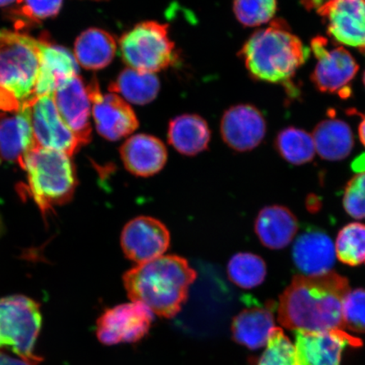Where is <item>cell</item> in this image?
<instances>
[{"label": "cell", "instance_id": "484cf974", "mask_svg": "<svg viewBox=\"0 0 365 365\" xmlns=\"http://www.w3.org/2000/svg\"><path fill=\"white\" fill-rule=\"evenodd\" d=\"M109 91L121 94L126 102L136 105L152 103L160 91V81L154 73L127 68L109 86Z\"/></svg>", "mask_w": 365, "mask_h": 365}, {"label": "cell", "instance_id": "f1b7e54d", "mask_svg": "<svg viewBox=\"0 0 365 365\" xmlns=\"http://www.w3.org/2000/svg\"><path fill=\"white\" fill-rule=\"evenodd\" d=\"M336 257L344 264L357 267L365 263V225L353 222L342 227L335 243Z\"/></svg>", "mask_w": 365, "mask_h": 365}, {"label": "cell", "instance_id": "60d3db41", "mask_svg": "<svg viewBox=\"0 0 365 365\" xmlns=\"http://www.w3.org/2000/svg\"><path fill=\"white\" fill-rule=\"evenodd\" d=\"M2 227H3V225H2L1 217H0V234H1V232H2Z\"/></svg>", "mask_w": 365, "mask_h": 365}, {"label": "cell", "instance_id": "277c9868", "mask_svg": "<svg viewBox=\"0 0 365 365\" xmlns=\"http://www.w3.org/2000/svg\"><path fill=\"white\" fill-rule=\"evenodd\" d=\"M26 172V193L34 200L43 217L72 199L77 186L74 163L68 155L39 147L36 143L20 165Z\"/></svg>", "mask_w": 365, "mask_h": 365}, {"label": "cell", "instance_id": "52a82bcc", "mask_svg": "<svg viewBox=\"0 0 365 365\" xmlns=\"http://www.w3.org/2000/svg\"><path fill=\"white\" fill-rule=\"evenodd\" d=\"M123 61L134 70L156 73L176 62L175 43L168 35V26L157 21L137 24L121 36Z\"/></svg>", "mask_w": 365, "mask_h": 365}, {"label": "cell", "instance_id": "d590c367", "mask_svg": "<svg viewBox=\"0 0 365 365\" xmlns=\"http://www.w3.org/2000/svg\"><path fill=\"white\" fill-rule=\"evenodd\" d=\"M0 365H31L20 359H15L0 351Z\"/></svg>", "mask_w": 365, "mask_h": 365}, {"label": "cell", "instance_id": "4fadbf2b", "mask_svg": "<svg viewBox=\"0 0 365 365\" xmlns=\"http://www.w3.org/2000/svg\"><path fill=\"white\" fill-rule=\"evenodd\" d=\"M295 354L298 365H340L346 346H359L362 341L344 330L295 331Z\"/></svg>", "mask_w": 365, "mask_h": 365}, {"label": "cell", "instance_id": "7bdbcfd3", "mask_svg": "<svg viewBox=\"0 0 365 365\" xmlns=\"http://www.w3.org/2000/svg\"><path fill=\"white\" fill-rule=\"evenodd\" d=\"M93 1H107V0H93Z\"/></svg>", "mask_w": 365, "mask_h": 365}, {"label": "cell", "instance_id": "8d00e7d4", "mask_svg": "<svg viewBox=\"0 0 365 365\" xmlns=\"http://www.w3.org/2000/svg\"><path fill=\"white\" fill-rule=\"evenodd\" d=\"M352 168L355 172L365 173V153L354 160Z\"/></svg>", "mask_w": 365, "mask_h": 365}, {"label": "cell", "instance_id": "d6a6232c", "mask_svg": "<svg viewBox=\"0 0 365 365\" xmlns=\"http://www.w3.org/2000/svg\"><path fill=\"white\" fill-rule=\"evenodd\" d=\"M63 0H16V16L27 21L39 22L58 15Z\"/></svg>", "mask_w": 365, "mask_h": 365}, {"label": "cell", "instance_id": "5b68a950", "mask_svg": "<svg viewBox=\"0 0 365 365\" xmlns=\"http://www.w3.org/2000/svg\"><path fill=\"white\" fill-rule=\"evenodd\" d=\"M41 40L0 30V88L21 104L35 98L41 62Z\"/></svg>", "mask_w": 365, "mask_h": 365}, {"label": "cell", "instance_id": "ba28073f", "mask_svg": "<svg viewBox=\"0 0 365 365\" xmlns=\"http://www.w3.org/2000/svg\"><path fill=\"white\" fill-rule=\"evenodd\" d=\"M312 51L317 59L312 75L317 88L322 93L339 94L344 98L349 97V85L359 68L352 54L341 46L331 47L328 40L322 36L312 39Z\"/></svg>", "mask_w": 365, "mask_h": 365}, {"label": "cell", "instance_id": "30bf717a", "mask_svg": "<svg viewBox=\"0 0 365 365\" xmlns=\"http://www.w3.org/2000/svg\"><path fill=\"white\" fill-rule=\"evenodd\" d=\"M154 314L139 302L108 309L97 322V336L104 345L133 344L144 339L152 327Z\"/></svg>", "mask_w": 365, "mask_h": 365}, {"label": "cell", "instance_id": "2e32d148", "mask_svg": "<svg viewBox=\"0 0 365 365\" xmlns=\"http://www.w3.org/2000/svg\"><path fill=\"white\" fill-rule=\"evenodd\" d=\"M267 123L261 111L250 104H240L225 113L221 122L223 140L238 152L257 148L264 138Z\"/></svg>", "mask_w": 365, "mask_h": 365}, {"label": "cell", "instance_id": "ab89813d", "mask_svg": "<svg viewBox=\"0 0 365 365\" xmlns=\"http://www.w3.org/2000/svg\"><path fill=\"white\" fill-rule=\"evenodd\" d=\"M15 1H16V0H0V7L10 6V4Z\"/></svg>", "mask_w": 365, "mask_h": 365}, {"label": "cell", "instance_id": "4dcf8cb0", "mask_svg": "<svg viewBox=\"0 0 365 365\" xmlns=\"http://www.w3.org/2000/svg\"><path fill=\"white\" fill-rule=\"evenodd\" d=\"M258 365H298L294 345L281 328H274Z\"/></svg>", "mask_w": 365, "mask_h": 365}, {"label": "cell", "instance_id": "5bb4252c", "mask_svg": "<svg viewBox=\"0 0 365 365\" xmlns=\"http://www.w3.org/2000/svg\"><path fill=\"white\" fill-rule=\"evenodd\" d=\"M170 245V234L163 222L150 217H139L123 230L121 246L126 257L137 264L157 259Z\"/></svg>", "mask_w": 365, "mask_h": 365}, {"label": "cell", "instance_id": "e0dca14e", "mask_svg": "<svg viewBox=\"0 0 365 365\" xmlns=\"http://www.w3.org/2000/svg\"><path fill=\"white\" fill-rule=\"evenodd\" d=\"M336 257L335 244L322 231L305 232L294 242V262L304 276H322L331 272Z\"/></svg>", "mask_w": 365, "mask_h": 365}, {"label": "cell", "instance_id": "ac0fdd59", "mask_svg": "<svg viewBox=\"0 0 365 365\" xmlns=\"http://www.w3.org/2000/svg\"><path fill=\"white\" fill-rule=\"evenodd\" d=\"M120 155L126 170L140 177L156 175L168 158L165 145L156 137L145 134L130 137L122 145Z\"/></svg>", "mask_w": 365, "mask_h": 365}, {"label": "cell", "instance_id": "8992f818", "mask_svg": "<svg viewBox=\"0 0 365 365\" xmlns=\"http://www.w3.org/2000/svg\"><path fill=\"white\" fill-rule=\"evenodd\" d=\"M43 317L40 305L22 295L0 299V351H10L31 365L42 362L36 346Z\"/></svg>", "mask_w": 365, "mask_h": 365}, {"label": "cell", "instance_id": "f546056e", "mask_svg": "<svg viewBox=\"0 0 365 365\" xmlns=\"http://www.w3.org/2000/svg\"><path fill=\"white\" fill-rule=\"evenodd\" d=\"M277 10V0H235L237 19L245 26H259L270 21Z\"/></svg>", "mask_w": 365, "mask_h": 365}, {"label": "cell", "instance_id": "836d02e7", "mask_svg": "<svg viewBox=\"0 0 365 365\" xmlns=\"http://www.w3.org/2000/svg\"><path fill=\"white\" fill-rule=\"evenodd\" d=\"M344 207L351 217L365 218V173H359L349 181L345 188Z\"/></svg>", "mask_w": 365, "mask_h": 365}, {"label": "cell", "instance_id": "7a4b0ae2", "mask_svg": "<svg viewBox=\"0 0 365 365\" xmlns=\"http://www.w3.org/2000/svg\"><path fill=\"white\" fill-rule=\"evenodd\" d=\"M196 272L185 258L162 255L128 271L123 282L132 302H139L153 314L173 318L188 299Z\"/></svg>", "mask_w": 365, "mask_h": 365}, {"label": "cell", "instance_id": "9c48e42d", "mask_svg": "<svg viewBox=\"0 0 365 365\" xmlns=\"http://www.w3.org/2000/svg\"><path fill=\"white\" fill-rule=\"evenodd\" d=\"M30 118L36 145L72 157L82 145L63 122L53 96H41L23 106Z\"/></svg>", "mask_w": 365, "mask_h": 365}, {"label": "cell", "instance_id": "ffe728a7", "mask_svg": "<svg viewBox=\"0 0 365 365\" xmlns=\"http://www.w3.org/2000/svg\"><path fill=\"white\" fill-rule=\"evenodd\" d=\"M34 144L30 118L25 108L0 113V156L3 159L20 166Z\"/></svg>", "mask_w": 365, "mask_h": 365}, {"label": "cell", "instance_id": "9a60e30c", "mask_svg": "<svg viewBox=\"0 0 365 365\" xmlns=\"http://www.w3.org/2000/svg\"><path fill=\"white\" fill-rule=\"evenodd\" d=\"M58 111L73 134L84 145L91 138V103L88 86L79 75L70 77L53 95Z\"/></svg>", "mask_w": 365, "mask_h": 365}, {"label": "cell", "instance_id": "8fae6325", "mask_svg": "<svg viewBox=\"0 0 365 365\" xmlns=\"http://www.w3.org/2000/svg\"><path fill=\"white\" fill-rule=\"evenodd\" d=\"M88 90L91 114L100 135L115 141L131 135L138 128V118L124 98L114 93H102L96 79L91 81Z\"/></svg>", "mask_w": 365, "mask_h": 365}, {"label": "cell", "instance_id": "44dd1931", "mask_svg": "<svg viewBox=\"0 0 365 365\" xmlns=\"http://www.w3.org/2000/svg\"><path fill=\"white\" fill-rule=\"evenodd\" d=\"M299 225L294 213L282 205H270L258 214L255 230L266 247L281 250L293 241Z\"/></svg>", "mask_w": 365, "mask_h": 365}, {"label": "cell", "instance_id": "7402d4cb", "mask_svg": "<svg viewBox=\"0 0 365 365\" xmlns=\"http://www.w3.org/2000/svg\"><path fill=\"white\" fill-rule=\"evenodd\" d=\"M274 328L272 310L253 307L243 310L235 318L232 333L236 342L255 350L267 346Z\"/></svg>", "mask_w": 365, "mask_h": 365}, {"label": "cell", "instance_id": "1f68e13d", "mask_svg": "<svg viewBox=\"0 0 365 365\" xmlns=\"http://www.w3.org/2000/svg\"><path fill=\"white\" fill-rule=\"evenodd\" d=\"M344 329L365 333V289L350 290L342 304Z\"/></svg>", "mask_w": 365, "mask_h": 365}, {"label": "cell", "instance_id": "b9f144b4", "mask_svg": "<svg viewBox=\"0 0 365 365\" xmlns=\"http://www.w3.org/2000/svg\"><path fill=\"white\" fill-rule=\"evenodd\" d=\"M363 81H364V84L365 86V71H364V77H363Z\"/></svg>", "mask_w": 365, "mask_h": 365}, {"label": "cell", "instance_id": "74e56055", "mask_svg": "<svg viewBox=\"0 0 365 365\" xmlns=\"http://www.w3.org/2000/svg\"><path fill=\"white\" fill-rule=\"evenodd\" d=\"M327 0H305L304 4L307 7L318 8Z\"/></svg>", "mask_w": 365, "mask_h": 365}, {"label": "cell", "instance_id": "e575fe53", "mask_svg": "<svg viewBox=\"0 0 365 365\" xmlns=\"http://www.w3.org/2000/svg\"><path fill=\"white\" fill-rule=\"evenodd\" d=\"M21 104L7 91L0 88V110L4 113L20 111Z\"/></svg>", "mask_w": 365, "mask_h": 365}, {"label": "cell", "instance_id": "7c38bea8", "mask_svg": "<svg viewBox=\"0 0 365 365\" xmlns=\"http://www.w3.org/2000/svg\"><path fill=\"white\" fill-rule=\"evenodd\" d=\"M317 11L333 40L365 56V0H327Z\"/></svg>", "mask_w": 365, "mask_h": 365}, {"label": "cell", "instance_id": "83f0119b", "mask_svg": "<svg viewBox=\"0 0 365 365\" xmlns=\"http://www.w3.org/2000/svg\"><path fill=\"white\" fill-rule=\"evenodd\" d=\"M267 264L259 255L238 253L228 262L227 274L235 284L245 289H254L266 279Z\"/></svg>", "mask_w": 365, "mask_h": 365}, {"label": "cell", "instance_id": "d4e9b609", "mask_svg": "<svg viewBox=\"0 0 365 365\" xmlns=\"http://www.w3.org/2000/svg\"><path fill=\"white\" fill-rule=\"evenodd\" d=\"M312 137L319 156L328 161L348 158L354 148V135L350 126L335 118L319 123L314 128Z\"/></svg>", "mask_w": 365, "mask_h": 365}, {"label": "cell", "instance_id": "603a6c76", "mask_svg": "<svg viewBox=\"0 0 365 365\" xmlns=\"http://www.w3.org/2000/svg\"><path fill=\"white\" fill-rule=\"evenodd\" d=\"M168 138V143L178 152L186 156H194L207 149L211 130L202 117L195 114H184L170 121Z\"/></svg>", "mask_w": 365, "mask_h": 365}, {"label": "cell", "instance_id": "6da1fadb", "mask_svg": "<svg viewBox=\"0 0 365 365\" xmlns=\"http://www.w3.org/2000/svg\"><path fill=\"white\" fill-rule=\"evenodd\" d=\"M349 291V280L336 272L296 276L280 297L278 322L294 331L344 330L342 304Z\"/></svg>", "mask_w": 365, "mask_h": 365}, {"label": "cell", "instance_id": "3957f363", "mask_svg": "<svg viewBox=\"0 0 365 365\" xmlns=\"http://www.w3.org/2000/svg\"><path fill=\"white\" fill-rule=\"evenodd\" d=\"M309 52L284 21L275 20L267 29L255 31L240 56L255 80L287 85L307 61Z\"/></svg>", "mask_w": 365, "mask_h": 365}, {"label": "cell", "instance_id": "cb8c5ba5", "mask_svg": "<svg viewBox=\"0 0 365 365\" xmlns=\"http://www.w3.org/2000/svg\"><path fill=\"white\" fill-rule=\"evenodd\" d=\"M116 50V41L111 34L102 29H89L77 38L74 56L86 70L98 71L110 65Z\"/></svg>", "mask_w": 365, "mask_h": 365}, {"label": "cell", "instance_id": "d6986e66", "mask_svg": "<svg viewBox=\"0 0 365 365\" xmlns=\"http://www.w3.org/2000/svg\"><path fill=\"white\" fill-rule=\"evenodd\" d=\"M41 42V62L35 98L53 96L61 82L79 73L78 63L68 50L43 40Z\"/></svg>", "mask_w": 365, "mask_h": 365}, {"label": "cell", "instance_id": "f35d334b", "mask_svg": "<svg viewBox=\"0 0 365 365\" xmlns=\"http://www.w3.org/2000/svg\"><path fill=\"white\" fill-rule=\"evenodd\" d=\"M359 135L360 140L365 147V115L359 127Z\"/></svg>", "mask_w": 365, "mask_h": 365}, {"label": "cell", "instance_id": "4316f807", "mask_svg": "<svg viewBox=\"0 0 365 365\" xmlns=\"http://www.w3.org/2000/svg\"><path fill=\"white\" fill-rule=\"evenodd\" d=\"M276 148L287 162L294 165L312 161L317 153L312 135L294 127L279 132L276 139Z\"/></svg>", "mask_w": 365, "mask_h": 365}]
</instances>
